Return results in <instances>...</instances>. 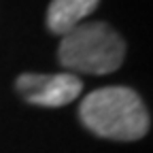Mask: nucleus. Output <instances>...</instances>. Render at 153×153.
Wrapping results in <instances>:
<instances>
[{
  "label": "nucleus",
  "mask_w": 153,
  "mask_h": 153,
  "mask_svg": "<svg viewBox=\"0 0 153 153\" xmlns=\"http://www.w3.org/2000/svg\"><path fill=\"white\" fill-rule=\"evenodd\" d=\"M83 126L102 138L138 140L149 132V113L130 87H102L85 96L79 106Z\"/></svg>",
  "instance_id": "nucleus-1"
},
{
  "label": "nucleus",
  "mask_w": 153,
  "mask_h": 153,
  "mask_svg": "<svg viewBox=\"0 0 153 153\" xmlns=\"http://www.w3.org/2000/svg\"><path fill=\"white\" fill-rule=\"evenodd\" d=\"M57 57L60 64L72 72L108 74L121 66L126 57V43L102 22L79 24L62 36Z\"/></svg>",
  "instance_id": "nucleus-2"
},
{
  "label": "nucleus",
  "mask_w": 153,
  "mask_h": 153,
  "mask_svg": "<svg viewBox=\"0 0 153 153\" xmlns=\"http://www.w3.org/2000/svg\"><path fill=\"white\" fill-rule=\"evenodd\" d=\"M22 98L30 104L38 106H64L81 94L83 83L72 72H57V74H38L24 72L17 76L15 83Z\"/></svg>",
  "instance_id": "nucleus-3"
},
{
  "label": "nucleus",
  "mask_w": 153,
  "mask_h": 153,
  "mask_svg": "<svg viewBox=\"0 0 153 153\" xmlns=\"http://www.w3.org/2000/svg\"><path fill=\"white\" fill-rule=\"evenodd\" d=\"M100 0H53L47 9V26L53 34H68L98 7Z\"/></svg>",
  "instance_id": "nucleus-4"
}]
</instances>
